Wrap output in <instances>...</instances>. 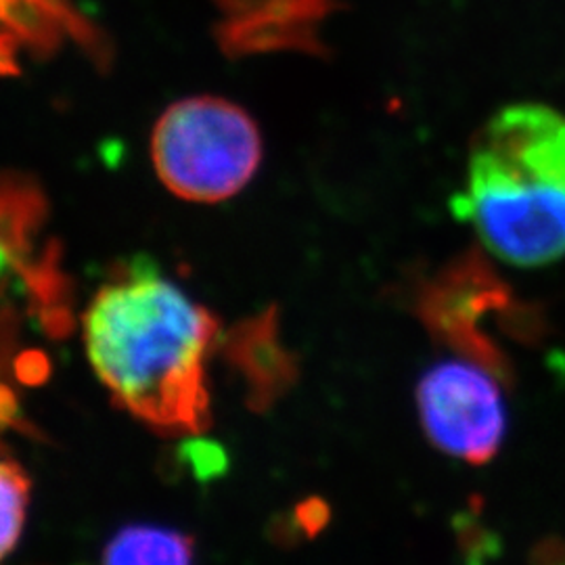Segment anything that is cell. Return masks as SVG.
<instances>
[{"label": "cell", "instance_id": "5b68a950", "mask_svg": "<svg viewBox=\"0 0 565 565\" xmlns=\"http://www.w3.org/2000/svg\"><path fill=\"white\" fill-rule=\"evenodd\" d=\"M224 354L247 385L252 408L263 411L289 387L296 371L277 338L275 315L237 324L224 340Z\"/></svg>", "mask_w": 565, "mask_h": 565}, {"label": "cell", "instance_id": "52a82bcc", "mask_svg": "<svg viewBox=\"0 0 565 565\" xmlns=\"http://www.w3.org/2000/svg\"><path fill=\"white\" fill-rule=\"evenodd\" d=\"M30 478L18 461L0 455V562L20 541L30 503Z\"/></svg>", "mask_w": 565, "mask_h": 565}, {"label": "cell", "instance_id": "8992f818", "mask_svg": "<svg viewBox=\"0 0 565 565\" xmlns=\"http://www.w3.org/2000/svg\"><path fill=\"white\" fill-rule=\"evenodd\" d=\"M103 565H198L195 543L174 530L130 525L109 541Z\"/></svg>", "mask_w": 565, "mask_h": 565}, {"label": "cell", "instance_id": "6da1fadb", "mask_svg": "<svg viewBox=\"0 0 565 565\" xmlns=\"http://www.w3.org/2000/svg\"><path fill=\"white\" fill-rule=\"evenodd\" d=\"M82 329L95 375L126 413L170 436L207 429L205 364L218 323L174 282L142 270L107 282Z\"/></svg>", "mask_w": 565, "mask_h": 565}, {"label": "cell", "instance_id": "9c48e42d", "mask_svg": "<svg viewBox=\"0 0 565 565\" xmlns=\"http://www.w3.org/2000/svg\"><path fill=\"white\" fill-rule=\"evenodd\" d=\"M21 408L13 390L0 382V427H18L21 424Z\"/></svg>", "mask_w": 565, "mask_h": 565}, {"label": "cell", "instance_id": "3957f363", "mask_svg": "<svg viewBox=\"0 0 565 565\" xmlns=\"http://www.w3.org/2000/svg\"><path fill=\"white\" fill-rule=\"evenodd\" d=\"M260 158L258 126L242 107L224 99H184L156 126V170L172 193L191 202H221L239 193Z\"/></svg>", "mask_w": 565, "mask_h": 565}, {"label": "cell", "instance_id": "277c9868", "mask_svg": "<svg viewBox=\"0 0 565 565\" xmlns=\"http://www.w3.org/2000/svg\"><path fill=\"white\" fill-rule=\"evenodd\" d=\"M425 436L445 455L465 463H488L503 445V394L484 366L445 361L425 371L417 385Z\"/></svg>", "mask_w": 565, "mask_h": 565}, {"label": "cell", "instance_id": "ba28073f", "mask_svg": "<svg viewBox=\"0 0 565 565\" xmlns=\"http://www.w3.org/2000/svg\"><path fill=\"white\" fill-rule=\"evenodd\" d=\"M177 461L198 482H212L223 478L228 471V455L223 445L205 440L203 434L186 436V440L177 450Z\"/></svg>", "mask_w": 565, "mask_h": 565}, {"label": "cell", "instance_id": "30bf717a", "mask_svg": "<svg viewBox=\"0 0 565 565\" xmlns=\"http://www.w3.org/2000/svg\"><path fill=\"white\" fill-rule=\"evenodd\" d=\"M46 371H49V363L39 352H30L23 356V361H20V380L23 382L36 384L46 375Z\"/></svg>", "mask_w": 565, "mask_h": 565}, {"label": "cell", "instance_id": "7a4b0ae2", "mask_svg": "<svg viewBox=\"0 0 565 565\" xmlns=\"http://www.w3.org/2000/svg\"><path fill=\"white\" fill-rule=\"evenodd\" d=\"M452 212L497 258L534 268L565 256V116L543 103L497 111L476 135Z\"/></svg>", "mask_w": 565, "mask_h": 565}]
</instances>
